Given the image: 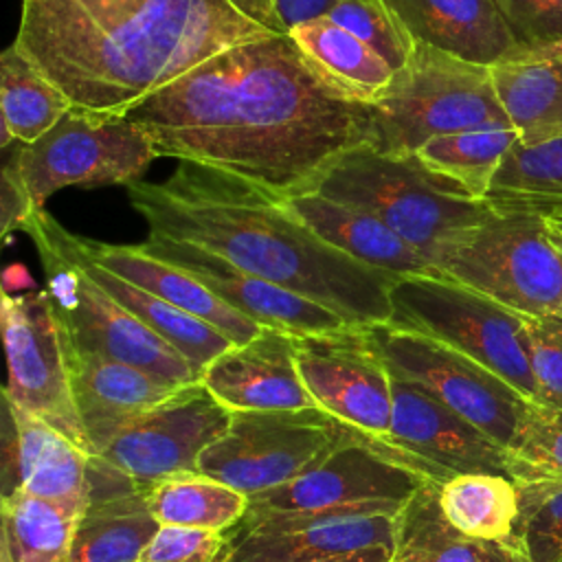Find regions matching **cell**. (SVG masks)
I'll return each mask as SVG.
<instances>
[{"label":"cell","instance_id":"obj_38","mask_svg":"<svg viewBox=\"0 0 562 562\" xmlns=\"http://www.w3.org/2000/svg\"><path fill=\"white\" fill-rule=\"evenodd\" d=\"M527 356L538 391V406L562 408V314L525 316Z\"/></svg>","mask_w":562,"mask_h":562},{"label":"cell","instance_id":"obj_6","mask_svg":"<svg viewBox=\"0 0 562 562\" xmlns=\"http://www.w3.org/2000/svg\"><path fill=\"white\" fill-rule=\"evenodd\" d=\"M59 222L40 209L26 224L46 274V292L55 307L66 345L77 351L132 364L169 384L200 382V371L165 338L112 299L68 250Z\"/></svg>","mask_w":562,"mask_h":562},{"label":"cell","instance_id":"obj_27","mask_svg":"<svg viewBox=\"0 0 562 562\" xmlns=\"http://www.w3.org/2000/svg\"><path fill=\"white\" fill-rule=\"evenodd\" d=\"M68 228L59 226V235L68 250L79 259V263L86 268V272L112 296L116 299L127 312H132L138 321H143L151 331H156L160 338H165L173 349H178L202 375V371L226 349L233 347V342L213 325L204 323L202 318L162 301L160 296L116 277L114 272L92 263L86 259L68 237Z\"/></svg>","mask_w":562,"mask_h":562},{"label":"cell","instance_id":"obj_12","mask_svg":"<svg viewBox=\"0 0 562 562\" xmlns=\"http://www.w3.org/2000/svg\"><path fill=\"white\" fill-rule=\"evenodd\" d=\"M0 325L7 351L4 402L53 426L94 457L77 413L61 327L44 290H2Z\"/></svg>","mask_w":562,"mask_h":562},{"label":"cell","instance_id":"obj_32","mask_svg":"<svg viewBox=\"0 0 562 562\" xmlns=\"http://www.w3.org/2000/svg\"><path fill=\"white\" fill-rule=\"evenodd\" d=\"M81 514L11 487L2 496L0 549L13 562H66Z\"/></svg>","mask_w":562,"mask_h":562},{"label":"cell","instance_id":"obj_18","mask_svg":"<svg viewBox=\"0 0 562 562\" xmlns=\"http://www.w3.org/2000/svg\"><path fill=\"white\" fill-rule=\"evenodd\" d=\"M200 382L231 413L316 406L299 371L294 336L281 329L263 327L252 340L233 345L202 371Z\"/></svg>","mask_w":562,"mask_h":562},{"label":"cell","instance_id":"obj_28","mask_svg":"<svg viewBox=\"0 0 562 562\" xmlns=\"http://www.w3.org/2000/svg\"><path fill=\"white\" fill-rule=\"evenodd\" d=\"M70 97L15 44L0 55V149L31 145L72 110Z\"/></svg>","mask_w":562,"mask_h":562},{"label":"cell","instance_id":"obj_35","mask_svg":"<svg viewBox=\"0 0 562 562\" xmlns=\"http://www.w3.org/2000/svg\"><path fill=\"white\" fill-rule=\"evenodd\" d=\"M520 514L512 540L529 562H562V481L518 485Z\"/></svg>","mask_w":562,"mask_h":562},{"label":"cell","instance_id":"obj_1","mask_svg":"<svg viewBox=\"0 0 562 562\" xmlns=\"http://www.w3.org/2000/svg\"><path fill=\"white\" fill-rule=\"evenodd\" d=\"M125 116L158 156L231 173L277 198L310 193L369 132V103L336 86L290 33L206 59Z\"/></svg>","mask_w":562,"mask_h":562},{"label":"cell","instance_id":"obj_40","mask_svg":"<svg viewBox=\"0 0 562 562\" xmlns=\"http://www.w3.org/2000/svg\"><path fill=\"white\" fill-rule=\"evenodd\" d=\"M518 46L562 37V0H494Z\"/></svg>","mask_w":562,"mask_h":562},{"label":"cell","instance_id":"obj_3","mask_svg":"<svg viewBox=\"0 0 562 562\" xmlns=\"http://www.w3.org/2000/svg\"><path fill=\"white\" fill-rule=\"evenodd\" d=\"M127 198L149 237L189 241L288 288L356 327L386 325L395 274L323 241L281 198L231 173L180 162L162 182L134 180Z\"/></svg>","mask_w":562,"mask_h":562},{"label":"cell","instance_id":"obj_31","mask_svg":"<svg viewBox=\"0 0 562 562\" xmlns=\"http://www.w3.org/2000/svg\"><path fill=\"white\" fill-rule=\"evenodd\" d=\"M145 498L160 527H191L209 531L235 529L250 505L246 494L202 472L165 479L147 487Z\"/></svg>","mask_w":562,"mask_h":562},{"label":"cell","instance_id":"obj_37","mask_svg":"<svg viewBox=\"0 0 562 562\" xmlns=\"http://www.w3.org/2000/svg\"><path fill=\"white\" fill-rule=\"evenodd\" d=\"M512 479L518 485L562 481V408L538 406L520 446L512 452Z\"/></svg>","mask_w":562,"mask_h":562},{"label":"cell","instance_id":"obj_34","mask_svg":"<svg viewBox=\"0 0 562 562\" xmlns=\"http://www.w3.org/2000/svg\"><path fill=\"white\" fill-rule=\"evenodd\" d=\"M443 518L463 536L509 540L520 514L518 483L503 474H457L437 487Z\"/></svg>","mask_w":562,"mask_h":562},{"label":"cell","instance_id":"obj_23","mask_svg":"<svg viewBox=\"0 0 562 562\" xmlns=\"http://www.w3.org/2000/svg\"><path fill=\"white\" fill-rule=\"evenodd\" d=\"M496 97L520 145L562 136V37L518 46L490 66Z\"/></svg>","mask_w":562,"mask_h":562},{"label":"cell","instance_id":"obj_36","mask_svg":"<svg viewBox=\"0 0 562 562\" xmlns=\"http://www.w3.org/2000/svg\"><path fill=\"white\" fill-rule=\"evenodd\" d=\"M327 18L371 46L395 72L406 66L415 50V40L382 0H340Z\"/></svg>","mask_w":562,"mask_h":562},{"label":"cell","instance_id":"obj_46","mask_svg":"<svg viewBox=\"0 0 562 562\" xmlns=\"http://www.w3.org/2000/svg\"><path fill=\"white\" fill-rule=\"evenodd\" d=\"M0 562H13V560H11V558L0 549Z\"/></svg>","mask_w":562,"mask_h":562},{"label":"cell","instance_id":"obj_44","mask_svg":"<svg viewBox=\"0 0 562 562\" xmlns=\"http://www.w3.org/2000/svg\"><path fill=\"white\" fill-rule=\"evenodd\" d=\"M549 226L551 231L562 239V217H555V220H549Z\"/></svg>","mask_w":562,"mask_h":562},{"label":"cell","instance_id":"obj_16","mask_svg":"<svg viewBox=\"0 0 562 562\" xmlns=\"http://www.w3.org/2000/svg\"><path fill=\"white\" fill-rule=\"evenodd\" d=\"M231 415L202 382L187 384L121 430L99 457L147 490L165 479L198 472L202 452L226 432Z\"/></svg>","mask_w":562,"mask_h":562},{"label":"cell","instance_id":"obj_41","mask_svg":"<svg viewBox=\"0 0 562 562\" xmlns=\"http://www.w3.org/2000/svg\"><path fill=\"white\" fill-rule=\"evenodd\" d=\"M29 187L18 165V145L2 149V176H0V235L9 237L13 231H22L24 224L37 213Z\"/></svg>","mask_w":562,"mask_h":562},{"label":"cell","instance_id":"obj_29","mask_svg":"<svg viewBox=\"0 0 562 562\" xmlns=\"http://www.w3.org/2000/svg\"><path fill=\"white\" fill-rule=\"evenodd\" d=\"M303 55L356 101L373 103L393 81L395 70L364 42L327 15L288 31Z\"/></svg>","mask_w":562,"mask_h":562},{"label":"cell","instance_id":"obj_5","mask_svg":"<svg viewBox=\"0 0 562 562\" xmlns=\"http://www.w3.org/2000/svg\"><path fill=\"white\" fill-rule=\"evenodd\" d=\"M490 127H512L490 66L415 42L406 66L369 103L364 145L386 156H411L430 138Z\"/></svg>","mask_w":562,"mask_h":562},{"label":"cell","instance_id":"obj_30","mask_svg":"<svg viewBox=\"0 0 562 562\" xmlns=\"http://www.w3.org/2000/svg\"><path fill=\"white\" fill-rule=\"evenodd\" d=\"M485 202L501 213L562 217V136L538 145L516 143L498 167Z\"/></svg>","mask_w":562,"mask_h":562},{"label":"cell","instance_id":"obj_26","mask_svg":"<svg viewBox=\"0 0 562 562\" xmlns=\"http://www.w3.org/2000/svg\"><path fill=\"white\" fill-rule=\"evenodd\" d=\"M393 562H529L509 540H479L459 533L441 514L437 485L426 481L395 516Z\"/></svg>","mask_w":562,"mask_h":562},{"label":"cell","instance_id":"obj_2","mask_svg":"<svg viewBox=\"0 0 562 562\" xmlns=\"http://www.w3.org/2000/svg\"><path fill=\"white\" fill-rule=\"evenodd\" d=\"M281 33L274 0H22L13 44L75 108L127 114L206 59Z\"/></svg>","mask_w":562,"mask_h":562},{"label":"cell","instance_id":"obj_24","mask_svg":"<svg viewBox=\"0 0 562 562\" xmlns=\"http://www.w3.org/2000/svg\"><path fill=\"white\" fill-rule=\"evenodd\" d=\"M323 241L362 266L395 274H437L432 263L375 215L318 193L281 198Z\"/></svg>","mask_w":562,"mask_h":562},{"label":"cell","instance_id":"obj_39","mask_svg":"<svg viewBox=\"0 0 562 562\" xmlns=\"http://www.w3.org/2000/svg\"><path fill=\"white\" fill-rule=\"evenodd\" d=\"M231 531L160 527L138 562H231Z\"/></svg>","mask_w":562,"mask_h":562},{"label":"cell","instance_id":"obj_15","mask_svg":"<svg viewBox=\"0 0 562 562\" xmlns=\"http://www.w3.org/2000/svg\"><path fill=\"white\" fill-rule=\"evenodd\" d=\"M426 479L395 463L378 437L349 426L342 441L292 481L250 496L246 514L310 512L351 505H404Z\"/></svg>","mask_w":562,"mask_h":562},{"label":"cell","instance_id":"obj_14","mask_svg":"<svg viewBox=\"0 0 562 562\" xmlns=\"http://www.w3.org/2000/svg\"><path fill=\"white\" fill-rule=\"evenodd\" d=\"M391 386L393 417L382 439L393 461L437 487L457 474L512 479V454L430 391L402 378H393Z\"/></svg>","mask_w":562,"mask_h":562},{"label":"cell","instance_id":"obj_42","mask_svg":"<svg viewBox=\"0 0 562 562\" xmlns=\"http://www.w3.org/2000/svg\"><path fill=\"white\" fill-rule=\"evenodd\" d=\"M336 2L340 0H274V9L283 26L290 31L296 24L327 15Z\"/></svg>","mask_w":562,"mask_h":562},{"label":"cell","instance_id":"obj_19","mask_svg":"<svg viewBox=\"0 0 562 562\" xmlns=\"http://www.w3.org/2000/svg\"><path fill=\"white\" fill-rule=\"evenodd\" d=\"M66 356L77 413L94 457H99L121 430L182 389L132 364L83 353L70 345H66Z\"/></svg>","mask_w":562,"mask_h":562},{"label":"cell","instance_id":"obj_10","mask_svg":"<svg viewBox=\"0 0 562 562\" xmlns=\"http://www.w3.org/2000/svg\"><path fill=\"white\" fill-rule=\"evenodd\" d=\"M15 145L22 178L37 209L66 187H127L158 158L147 132L125 114L83 108H72L35 143Z\"/></svg>","mask_w":562,"mask_h":562},{"label":"cell","instance_id":"obj_4","mask_svg":"<svg viewBox=\"0 0 562 562\" xmlns=\"http://www.w3.org/2000/svg\"><path fill=\"white\" fill-rule=\"evenodd\" d=\"M310 193L375 215L432 268L459 237L492 213L485 200H474L424 169L415 154L386 156L369 145L338 156Z\"/></svg>","mask_w":562,"mask_h":562},{"label":"cell","instance_id":"obj_25","mask_svg":"<svg viewBox=\"0 0 562 562\" xmlns=\"http://www.w3.org/2000/svg\"><path fill=\"white\" fill-rule=\"evenodd\" d=\"M13 428L15 485L33 496L83 512L90 498V454L44 419L7 404Z\"/></svg>","mask_w":562,"mask_h":562},{"label":"cell","instance_id":"obj_8","mask_svg":"<svg viewBox=\"0 0 562 562\" xmlns=\"http://www.w3.org/2000/svg\"><path fill=\"white\" fill-rule=\"evenodd\" d=\"M435 268L522 316L562 314V250L547 217L492 209Z\"/></svg>","mask_w":562,"mask_h":562},{"label":"cell","instance_id":"obj_11","mask_svg":"<svg viewBox=\"0 0 562 562\" xmlns=\"http://www.w3.org/2000/svg\"><path fill=\"white\" fill-rule=\"evenodd\" d=\"M349 426L321 408L233 413L226 432L200 457L198 472L250 496L270 492L345 439Z\"/></svg>","mask_w":562,"mask_h":562},{"label":"cell","instance_id":"obj_22","mask_svg":"<svg viewBox=\"0 0 562 562\" xmlns=\"http://www.w3.org/2000/svg\"><path fill=\"white\" fill-rule=\"evenodd\" d=\"M415 42L492 66L518 42L494 0H382Z\"/></svg>","mask_w":562,"mask_h":562},{"label":"cell","instance_id":"obj_43","mask_svg":"<svg viewBox=\"0 0 562 562\" xmlns=\"http://www.w3.org/2000/svg\"><path fill=\"white\" fill-rule=\"evenodd\" d=\"M393 553H395V544H378V547H367L351 553L329 555L312 562H393Z\"/></svg>","mask_w":562,"mask_h":562},{"label":"cell","instance_id":"obj_9","mask_svg":"<svg viewBox=\"0 0 562 562\" xmlns=\"http://www.w3.org/2000/svg\"><path fill=\"white\" fill-rule=\"evenodd\" d=\"M369 331L393 378L424 386L509 454L520 446L538 404L507 380L432 338L389 325Z\"/></svg>","mask_w":562,"mask_h":562},{"label":"cell","instance_id":"obj_20","mask_svg":"<svg viewBox=\"0 0 562 562\" xmlns=\"http://www.w3.org/2000/svg\"><path fill=\"white\" fill-rule=\"evenodd\" d=\"M90 498L79 518L66 562H138L160 529L140 490L103 457L88 468Z\"/></svg>","mask_w":562,"mask_h":562},{"label":"cell","instance_id":"obj_7","mask_svg":"<svg viewBox=\"0 0 562 562\" xmlns=\"http://www.w3.org/2000/svg\"><path fill=\"white\" fill-rule=\"evenodd\" d=\"M393 329L432 338L487 367L538 404L525 316L446 274L402 277L391 290Z\"/></svg>","mask_w":562,"mask_h":562},{"label":"cell","instance_id":"obj_17","mask_svg":"<svg viewBox=\"0 0 562 562\" xmlns=\"http://www.w3.org/2000/svg\"><path fill=\"white\" fill-rule=\"evenodd\" d=\"M138 246L145 252L187 270L226 305L261 327L281 329L292 336H305L334 331L349 325L331 310L288 288L244 272L217 252L202 246L165 237H147V241Z\"/></svg>","mask_w":562,"mask_h":562},{"label":"cell","instance_id":"obj_21","mask_svg":"<svg viewBox=\"0 0 562 562\" xmlns=\"http://www.w3.org/2000/svg\"><path fill=\"white\" fill-rule=\"evenodd\" d=\"M68 237L70 244L92 263L202 318L204 323L220 329L233 345H244L263 329L248 316L226 305L187 270L145 252L138 244H105L75 233H68Z\"/></svg>","mask_w":562,"mask_h":562},{"label":"cell","instance_id":"obj_45","mask_svg":"<svg viewBox=\"0 0 562 562\" xmlns=\"http://www.w3.org/2000/svg\"><path fill=\"white\" fill-rule=\"evenodd\" d=\"M549 228H551V226H549ZM551 237H553V241H555V244H558V248H560V250H562V239H560V237H558V235H555V233H553V231H551Z\"/></svg>","mask_w":562,"mask_h":562},{"label":"cell","instance_id":"obj_13","mask_svg":"<svg viewBox=\"0 0 562 562\" xmlns=\"http://www.w3.org/2000/svg\"><path fill=\"white\" fill-rule=\"evenodd\" d=\"M296 362L314 404L371 437H386L393 417V378L369 327L294 336Z\"/></svg>","mask_w":562,"mask_h":562},{"label":"cell","instance_id":"obj_33","mask_svg":"<svg viewBox=\"0 0 562 562\" xmlns=\"http://www.w3.org/2000/svg\"><path fill=\"white\" fill-rule=\"evenodd\" d=\"M516 143L518 132L514 127L470 130L430 138L415 151V158L465 195L485 200L498 167Z\"/></svg>","mask_w":562,"mask_h":562}]
</instances>
